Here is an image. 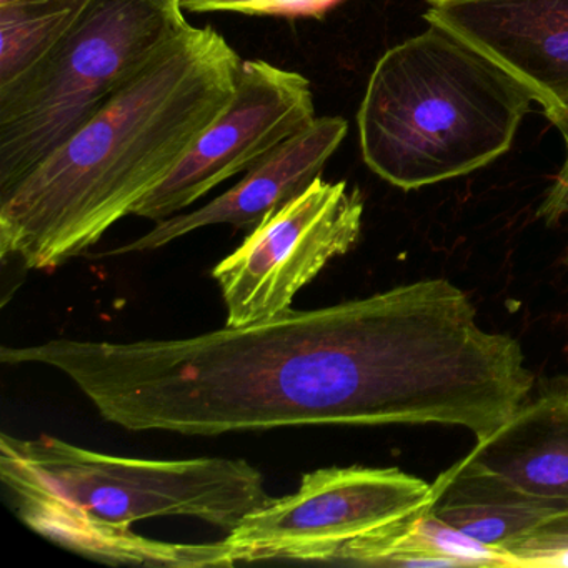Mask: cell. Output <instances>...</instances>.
Segmentation results:
<instances>
[{
    "label": "cell",
    "mask_w": 568,
    "mask_h": 568,
    "mask_svg": "<svg viewBox=\"0 0 568 568\" xmlns=\"http://www.w3.org/2000/svg\"><path fill=\"white\" fill-rule=\"evenodd\" d=\"M0 361L61 372L125 430L184 435L437 424L478 442L535 382L517 338L485 331L447 278L197 337L4 345Z\"/></svg>",
    "instance_id": "1"
},
{
    "label": "cell",
    "mask_w": 568,
    "mask_h": 568,
    "mask_svg": "<svg viewBox=\"0 0 568 568\" xmlns=\"http://www.w3.org/2000/svg\"><path fill=\"white\" fill-rule=\"evenodd\" d=\"M244 59L189 26L88 124L0 195V255L54 271L132 215L231 104Z\"/></svg>",
    "instance_id": "2"
},
{
    "label": "cell",
    "mask_w": 568,
    "mask_h": 568,
    "mask_svg": "<svg viewBox=\"0 0 568 568\" xmlns=\"http://www.w3.org/2000/svg\"><path fill=\"white\" fill-rule=\"evenodd\" d=\"M531 102L514 75L430 24L375 65L357 114L362 158L402 191L462 178L511 148Z\"/></svg>",
    "instance_id": "3"
},
{
    "label": "cell",
    "mask_w": 568,
    "mask_h": 568,
    "mask_svg": "<svg viewBox=\"0 0 568 568\" xmlns=\"http://www.w3.org/2000/svg\"><path fill=\"white\" fill-rule=\"evenodd\" d=\"M0 477L19 517L48 537L68 525H115L191 517L231 534L272 500L264 475L245 460L115 457L52 435L0 437Z\"/></svg>",
    "instance_id": "4"
},
{
    "label": "cell",
    "mask_w": 568,
    "mask_h": 568,
    "mask_svg": "<svg viewBox=\"0 0 568 568\" xmlns=\"http://www.w3.org/2000/svg\"><path fill=\"white\" fill-rule=\"evenodd\" d=\"M189 26L181 0H91L38 64L0 88V195L88 124Z\"/></svg>",
    "instance_id": "5"
},
{
    "label": "cell",
    "mask_w": 568,
    "mask_h": 568,
    "mask_svg": "<svg viewBox=\"0 0 568 568\" xmlns=\"http://www.w3.org/2000/svg\"><path fill=\"white\" fill-rule=\"evenodd\" d=\"M432 485L398 468L332 467L248 514L224 544L235 560L331 561L352 538L424 510Z\"/></svg>",
    "instance_id": "6"
},
{
    "label": "cell",
    "mask_w": 568,
    "mask_h": 568,
    "mask_svg": "<svg viewBox=\"0 0 568 568\" xmlns=\"http://www.w3.org/2000/svg\"><path fill=\"white\" fill-rule=\"evenodd\" d=\"M362 217L364 199L358 189L318 178L265 219L212 271L227 307V327L288 311L301 288L332 258L354 247Z\"/></svg>",
    "instance_id": "7"
},
{
    "label": "cell",
    "mask_w": 568,
    "mask_h": 568,
    "mask_svg": "<svg viewBox=\"0 0 568 568\" xmlns=\"http://www.w3.org/2000/svg\"><path fill=\"white\" fill-rule=\"evenodd\" d=\"M311 82L265 61L242 62L231 104L132 215L164 221L227 179L251 171L315 122Z\"/></svg>",
    "instance_id": "8"
},
{
    "label": "cell",
    "mask_w": 568,
    "mask_h": 568,
    "mask_svg": "<svg viewBox=\"0 0 568 568\" xmlns=\"http://www.w3.org/2000/svg\"><path fill=\"white\" fill-rule=\"evenodd\" d=\"M424 19L514 75L568 134V0H425Z\"/></svg>",
    "instance_id": "9"
},
{
    "label": "cell",
    "mask_w": 568,
    "mask_h": 568,
    "mask_svg": "<svg viewBox=\"0 0 568 568\" xmlns=\"http://www.w3.org/2000/svg\"><path fill=\"white\" fill-rule=\"evenodd\" d=\"M348 132L342 118L315 119L314 124L282 144L264 161L247 171L241 182L189 214L172 215L138 241L114 248L109 255L148 252L164 247L182 235L207 225L229 224L254 231L282 205L307 191L321 178L322 169Z\"/></svg>",
    "instance_id": "10"
},
{
    "label": "cell",
    "mask_w": 568,
    "mask_h": 568,
    "mask_svg": "<svg viewBox=\"0 0 568 568\" xmlns=\"http://www.w3.org/2000/svg\"><path fill=\"white\" fill-rule=\"evenodd\" d=\"M467 457L531 497L568 505V392L525 402Z\"/></svg>",
    "instance_id": "11"
},
{
    "label": "cell",
    "mask_w": 568,
    "mask_h": 568,
    "mask_svg": "<svg viewBox=\"0 0 568 568\" xmlns=\"http://www.w3.org/2000/svg\"><path fill=\"white\" fill-rule=\"evenodd\" d=\"M568 505L531 497L464 457L432 484L427 510L475 540L500 550Z\"/></svg>",
    "instance_id": "12"
},
{
    "label": "cell",
    "mask_w": 568,
    "mask_h": 568,
    "mask_svg": "<svg viewBox=\"0 0 568 568\" xmlns=\"http://www.w3.org/2000/svg\"><path fill=\"white\" fill-rule=\"evenodd\" d=\"M91 0H12L0 4V88L38 64Z\"/></svg>",
    "instance_id": "13"
},
{
    "label": "cell",
    "mask_w": 568,
    "mask_h": 568,
    "mask_svg": "<svg viewBox=\"0 0 568 568\" xmlns=\"http://www.w3.org/2000/svg\"><path fill=\"white\" fill-rule=\"evenodd\" d=\"M418 514V511H417ZM408 515L345 541L331 564L377 565V567H455L450 560L422 547L415 534V517Z\"/></svg>",
    "instance_id": "14"
},
{
    "label": "cell",
    "mask_w": 568,
    "mask_h": 568,
    "mask_svg": "<svg viewBox=\"0 0 568 568\" xmlns=\"http://www.w3.org/2000/svg\"><path fill=\"white\" fill-rule=\"evenodd\" d=\"M415 531L422 547L438 557L447 558L455 567H510V561L500 550L445 524L430 514L427 507L415 517Z\"/></svg>",
    "instance_id": "15"
},
{
    "label": "cell",
    "mask_w": 568,
    "mask_h": 568,
    "mask_svg": "<svg viewBox=\"0 0 568 568\" xmlns=\"http://www.w3.org/2000/svg\"><path fill=\"white\" fill-rule=\"evenodd\" d=\"M510 567L568 568V508L501 547Z\"/></svg>",
    "instance_id": "16"
},
{
    "label": "cell",
    "mask_w": 568,
    "mask_h": 568,
    "mask_svg": "<svg viewBox=\"0 0 568 568\" xmlns=\"http://www.w3.org/2000/svg\"><path fill=\"white\" fill-rule=\"evenodd\" d=\"M342 0H181L189 12H235L268 18H318Z\"/></svg>",
    "instance_id": "17"
},
{
    "label": "cell",
    "mask_w": 568,
    "mask_h": 568,
    "mask_svg": "<svg viewBox=\"0 0 568 568\" xmlns=\"http://www.w3.org/2000/svg\"><path fill=\"white\" fill-rule=\"evenodd\" d=\"M565 142H567V159L540 209L541 217L547 219L550 224L568 212V134L565 135Z\"/></svg>",
    "instance_id": "18"
},
{
    "label": "cell",
    "mask_w": 568,
    "mask_h": 568,
    "mask_svg": "<svg viewBox=\"0 0 568 568\" xmlns=\"http://www.w3.org/2000/svg\"><path fill=\"white\" fill-rule=\"evenodd\" d=\"M8 2H12V0H0V4H8Z\"/></svg>",
    "instance_id": "19"
}]
</instances>
